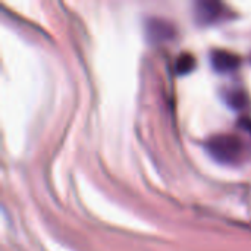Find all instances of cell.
<instances>
[{"mask_svg": "<svg viewBox=\"0 0 251 251\" xmlns=\"http://www.w3.org/2000/svg\"><path fill=\"white\" fill-rule=\"evenodd\" d=\"M206 150L216 162L224 165H234L241 159L244 146L237 135L218 134L206 141Z\"/></svg>", "mask_w": 251, "mask_h": 251, "instance_id": "cell-1", "label": "cell"}, {"mask_svg": "<svg viewBox=\"0 0 251 251\" xmlns=\"http://www.w3.org/2000/svg\"><path fill=\"white\" fill-rule=\"evenodd\" d=\"M146 35L150 43L160 44L175 37V28L171 22L160 18H150L146 21Z\"/></svg>", "mask_w": 251, "mask_h": 251, "instance_id": "cell-2", "label": "cell"}, {"mask_svg": "<svg viewBox=\"0 0 251 251\" xmlns=\"http://www.w3.org/2000/svg\"><path fill=\"white\" fill-rule=\"evenodd\" d=\"M224 13V4L219 1H199L194 6L196 21L201 25H210L216 22Z\"/></svg>", "mask_w": 251, "mask_h": 251, "instance_id": "cell-3", "label": "cell"}, {"mask_svg": "<svg viewBox=\"0 0 251 251\" xmlns=\"http://www.w3.org/2000/svg\"><path fill=\"white\" fill-rule=\"evenodd\" d=\"M210 65L212 68L219 74H226L238 69L240 66V57L228 50L216 49L210 53Z\"/></svg>", "mask_w": 251, "mask_h": 251, "instance_id": "cell-4", "label": "cell"}, {"mask_svg": "<svg viewBox=\"0 0 251 251\" xmlns=\"http://www.w3.org/2000/svg\"><path fill=\"white\" fill-rule=\"evenodd\" d=\"M224 100L226 103L228 107H231L232 110H243L247 107L249 104V97L247 94L243 91V90H237V88H232V90H226L224 93Z\"/></svg>", "mask_w": 251, "mask_h": 251, "instance_id": "cell-5", "label": "cell"}, {"mask_svg": "<svg viewBox=\"0 0 251 251\" xmlns=\"http://www.w3.org/2000/svg\"><path fill=\"white\" fill-rule=\"evenodd\" d=\"M194 68H196V59L193 54L182 53L181 56H178V59L175 62V72L178 75H187V74L193 72Z\"/></svg>", "mask_w": 251, "mask_h": 251, "instance_id": "cell-6", "label": "cell"}]
</instances>
